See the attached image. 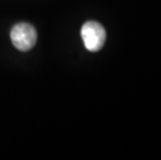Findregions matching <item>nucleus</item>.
<instances>
[{
  "mask_svg": "<svg viewBox=\"0 0 161 160\" xmlns=\"http://www.w3.org/2000/svg\"><path fill=\"white\" fill-rule=\"evenodd\" d=\"M36 30L29 23H18L12 28V43L20 51H28L32 49L36 43Z\"/></svg>",
  "mask_w": 161,
  "mask_h": 160,
  "instance_id": "nucleus-1",
  "label": "nucleus"
},
{
  "mask_svg": "<svg viewBox=\"0 0 161 160\" xmlns=\"http://www.w3.org/2000/svg\"><path fill=\"white\" fill-rule=\"evenodd\" d=\"M81 37L88 51L97 52L101 50L106 41V31L100 23L88 21L81 28Z\"/></svg>",
  "mask_w": 161,
  "mask_h": 160,
  "instance_id": "nucleus-2",
  "label": "nucleus"
}]
</instances>
